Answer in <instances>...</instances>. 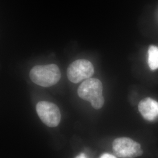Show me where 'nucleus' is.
I'll return each mask as SVG.
<instances>
[{
	"instance_id": "f257e3e1",
	"label": "nucleus",
	"mask_w": 158,
	"mask_h": 158,
	"mask_svg": "<svg viewBox=\"0 0 158 158\" xmlns=\"http://www.w3.org/2000/svg\"><path fill=\"white\" fill-rule=\"evenodd\" d=\"M78 96L83 100L89 102L94 108L98 110L104 104L102 96V85L101 81L96 78L85 80L77 89Z\"/></svg>"
},
{
	"instance_id": "f03ea898",
	"label": "nucleus",
	"mask_w": 158,
	"mask_h": 158,
	"mask_svg": "<svg viewBox=\"0 0 158 158\" xmlns=\"http://www.w3.org/2000/svg\"><path fill=\"white\" fill-rule=\"evenodd\" d=\"M30 79L35 84L44 87L56 85L61 77L59 67L55 64L35 66L30 71Z\"/></svg>"
},
{
	"instance_id": "7ed1b4c3",
	"label": "nucleus",
	"mask_w": 158,
	"mask_h": 158,
	"mask_svg": "<svg viewBox=\"0 0 158 158\" xmlns=\"http://www.w3.org/2000/svg\"><path fill=\"white\" fill-rule=\"evenodd\" d=\"M113 149L115 155L121 158H135L143 153L141 145L127 137L115 139L113 142Z\"/></svg>"
},
{
	"instance_id": "20e7f679",
	"label": "nucleus",
	"mask_w": 158,
	"mask_h": 158,
	"mask_svg": "<svg viewBox=\"0 0 158 158\" xmlns=\"http://www.w3.org/2000/svg\"><path fill=\"white\" fill-rule=\"evenodd\" d=\"M94 73L93 64L86 59H79L72 63L67 70L68 78L73 83L90 79Z\"/></svg>"
},
{
	"instance_id": "39448f33",
	"label": "nucleus",
	"mask_w": 158,
	"mask_h": 158,
	"mask_svg": "<svg viewBox=\"0 0 158 158\" xmlns=\"http://www.w3.org/2000/svg\"><path fill=\"white\" fill-rule=\"evenodd\" d=\"M36 110L41 121L48 127L53 128L59 124L61 114L55 104L46 101L38 102Z\"/></svg>"
},
{
	"instance_id": "423d86ee",
	"label": "nucleus",
	"mask_w": 158,
	"mask_h": 158,
	"mask_svg": "<svg viewBox=\"0 0 158 158\" xmlns=\"http://www.w3.org/2000/svg\"><path fill=\"white\" fill-rule=\"evenodd\" d=\"M138 110L148 121H153L158 117V102L151 98L142 100L139 103Z\"/></svg>"
},
{
	"instance_id": "0eeeda50",
	"label": "nucleus",
	"mask_w": 158,
	"mask_h": 158,
	"mask_svg": "<svg viewBox=\"0 0 158 158\" xmlns=\"http://www.w3.org/2000/svg\"><path fill=\"white\" fill-rule=\"evenodd\" d=\"M148 63L152 70L158 69V47L156 46H149L148 51Z\"/></svg>"
},
{
	"instance_id": "6e6552de",
	"label": "nucleus",
	"mask_w": 158,
	"mask_h": 158,
	"mask_svg": "<svg viewBox=\"0 0 158 158\" xmlns=\"http://www.w3.org/2000/svg\"><path fill=\"white\" fill-rule=\"evenodd\" d=\"M100 158H117L114 155H113L110 153H104L102 154Z\"/></svg>"
},
{
	"instance_id": "1a4fd4ad",
	"label": "nucleus",
	"mask_w": 158,
	"mask_h": 158,
	"mask_svg": "<svg viewBox=\"0 0 158 158\" xmlns=\"http://www.w3.org/2000/svg\"><path fill=\"white\" fill-rule=\"evenodd\" d=\"M75 158H87L86 157V156H85V153H80V155H77L76 157Z\"/></svg>"
}]
</instances>
